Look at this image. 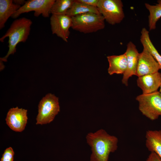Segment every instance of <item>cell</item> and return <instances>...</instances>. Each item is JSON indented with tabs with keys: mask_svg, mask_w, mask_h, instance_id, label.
I'll list each match as a JSON object with an SVG mask.
<instances>
[{
	"mask_svg": "<svg viewBox=\"0 0 161 161\" xmlns=\"http://www.w3.org/2000/svg\"><path fill=\"white\" fill-rule=\"evenodd\" d=\"M86 139L92 151L90 161H108L110 154L118 148L117 138L103 129L88 133Z\"/></svg>",
	"mask_w": 161,
	"mask_h": 161,
	"instance_id": "obj_1",
	"label": "cell"
},
{
	"mask_svg": "<svg viewBox=\"0 0 161 161\" xmlns=\"http://www.w3.org/2000/svg\"><path fill=\"white\" fill-rule=\"evenodd\" d=\"M32 21L28 18L22 17L14 21L5 34L0 38L3 42L7 37L9 38L8 51L4 57L0 58V61L6 62L9 56L16 52V46L20 42H25L30 34Z\"/></svg>",
	"mask_w": 161,
	"mask_h": 161,
	"instance_id": "obj_2",
	"label": "cell"
},
{
	"mask_svg": "<svg viewBox=\"0 0 161 161\" xmlns=\"http://www.w3.org/2000/svg\"><path fill=\"white\" fill-rule=\"evenodd\" d=\"M71 17V28L84 34L95 32L105 27V20L101 14L89 13Z\"/></svg>",
	"mask_w": 161,
	"mask_h": 161,
	"instance_id": "obj_3",
	"label": "cell"
},
{
	"mask_svg": "<svg viewBox=\"0 0 161 161\" xmlns=\"http://www.w3.org/2000/svg\"><path fill=\"white\" fill-rule=\"evenodd\" d=\"M136 100L138 102L140 112L150 120H156L161 116V94L159 91L142 94L137 96Z\"/></svg>",
	"mask_w": 161,
	"mask_h": 161,
	"instance_id": "obj_4",
	"label": "cell"
},
{
	"mask_svg": "<svg viewBox=\"0 0 161 161\" xmlns=\"http://www.w3.org/2000/svg\"><path fill=\"white\" fill-rule=\"evenodd\" d=\"M60 111L58 98L54 95L47 94L39 102L36 124L49 123L53 120Z\"/></svg>",
	"mask_w": 161,
	"mask_h": 161,
	"instance_id": "obj_5",
	"label": "cell"
},
{
	"mask_svg": "<svg viewBox=\"0 0 161 161\" xmlns=\"http://www.w3.org/2000/svg\"><path fill=\"white\" fill-rule=\"evenodd\" d=\"M121 0H99L97 8L105 20L114 25L120 23L125 15Z\"/></svg>",
	"mask_w": 161,
	"mask_h": 161,
	"instance_id": "obj_6",
	"label": "cell"
},
{
	"mask_svg": "<svg viewBox=\"0 0 161 161\" xmlns=\"http://www.w3.org/2000/svg\"><path fill=\"white\" fill-rule=\"evenodd\" d=\"M55 0H28L15 12L11 17L16 18L22 13L33 11L34 16L38 17L40 15L47 18L50 14L52 7Z\"/></svg>",
	"mask_w": 161,
	"mask_h": 161,
	"instance_id": "obj_7",
	"label": "cell"
},
{
	"mask_svg": "<svg viewBox=\"0 0 161 161\" xmlns=\"http://www.w3.org/2000/svg\"><path fill=\"white\" fill-rule=\"evenodd\" d=\"M50 20L52 34L68 42L70 34L69 28L72 26V17L66 15L52 14Z\"/></svg>",
	"mask_w": 161,
	"mask_h": 161,
	"instance_id": "obj_8",
	"label": "cell"
},
{
	"mask_svg": "<svg viewBox=\"0 0 161 161\" xmlns=\"http://www.w3.org/2000/svg\"><path fill=\"white\" fill-rule=\"evenodd\" d=\"M159 64L151 53L144 48L140 53L136 75L138 77L158 72Z\"/></svg>",
	"mask_w": 161,
	"mask_h": 161,
	"instance_id": "obj_9",
	"label": "cell"
},
{
	"mask_svg": "<svg viewBox=\"0 0 161 161\" xmlns=\"http://www.w3.org/2000/svg\"><path fill=\"white\" fill-rule=\"evenodd\" d=\"M127 66L126 69L123 74L122 83L126 86H128L129 78L133 75H136L140 53L136 46L131 41L127 45L126 52Z\"/></svg>",
	"mask_w": 161,
	"mask_h": 161,
	"instance_id": "obj_10",
	"label": "cell"
},
{
	"mask_svg": "<svg viewBox=\"0 0 161 161\" xmlns=\"http://www.w3.org/2000/svg\"><path fill=\"white\" fill-rule=\"evenodd\" d=\"M27 119V110L16 107L9 110L5 120L7 124L11 129L20 132L25 129Z\"/></svg>",
	"mask_w": 161,
	"mask_h": 161,
	"instance_id": "obj_11",
	"label": "cell"
},
{
	"mask_svg": "<svg viewBox=\"0 0 161 161\" xmlns=\"http://www.w3.org/2000/svg\"><path fill=\"white\" fill-rule=\"evenodd\" d=\"M137 84L142 90L143 94L156 92L161 85V73L158 72L138 77Z\"/></svg>",
	"mask_w": 161,
	"mask_h": 161,
	"instance_id": "obj_12",
	"label": "cell"
},
{
	"mask_svg": "<svg viewBox=\"0 0 161 161\" xmlns=\"http://www.w3.org/2000/svg\"><path fill=\"white\" fill-rule=\"evenodd\" d=\"M109 63L108 69L110 75L114 74H123L127 66V59L125 53L119 55H112L107 57Z\"/></svg>",
	"mask_w": 161,
	"mask_h": 161,
	"instance_id": "obj_13",
	"label": "cell"
},
{
	"mask_svg": "<svg viewBox=\"0 0 161 161\" xmlns=\"http://www.w3.org/2000/svg\"><path fill=\"white\" fill-rule=\"evenodd\" d=\"M145 146L148 150L161 158V130H148L146 132Z\"/></svg>",
	"mask_w": 161,
	"mask_h": 161,
	"instance_id": "obj_14",
	"label": "cell"
},
{
	"mask_svg": "<svg viewBox=\"0 0 161 161\" xmlns=\"http://www.w3.org/2000/svg\"><path fill=\"white\" fill-rule=\"evenodd\" d=\"M21 6L14 4L12 0H0V29L5 27L7 21Z\"/></svg>",
	"mask_w": 161,
	"mask_h": 161,
	"instance_id": "obj_15",
	"label": "cell"
},
{
	"mask_svg": "<svg viewBox=\"0 0 161 161\" xmlns=\"http://www.w3.org/2000/svg\"><path fill=\"white\" fill-rule=\"evenodd\" d=\"M140 41L144 48L148 50L157 61L161 69V55L158 52L152 43L149 35L148 31L143 28L141 32Z\"/></svg>",
	"mask_w": 161,
	"mask_h": 161,
	"instance_id": "obj_16",
	"label": "cell"
},
{
	"mask_svg": "<svg viewBox=\"0 0 161 161\" xmlns=\"http://www.w3.org/2000/svg\"><path fill=\"white\" fill-rule=\"evenodd\" d=\"M89 13L101 14L97 7L89 6L74 0V2L66 15L72 17Z\"/></svg>",
	"mask_w": 161,
	"mask_h": 161,
	"instance_id": "obj_17",
	"label": "cell"
},
{
	"mask_svg": "<svg viewBox=\"0 0 161 161\" xmlns=\"http://www.w3.org/2000/svg\"><path fill=\"white\" fill-rule=\"evenodd\" d=\"M155 5H151L145 3V6L148 10V26L150 30H154L156 28L157 22L161 18V0L157 1Z\"/></svg>",
	"mask_w": 161,
	"mask_h": 161,
	"instance_id": "obj_18",
	"label": "cell"
},
{
	"mask_svg": "<svg viewBox=\"0 0 161 161\" xmlns=\"http://www.w3.org/2000/svg\"><path fill=\"white\" fill-rule=\"evenodd\" d=\"M74 0H56L53 4L50 13L58 15H66Z\"/></svg>",
	"mask_w": 161,
	"mask_h": 161,
	"instance_id": "obj_19",
	"label": "cell"
},
{
	"mask_svg": "<svg viewBox=\"0 0 161 161\" xmlns=\"http://www.w3.org/2000/svg\"><path fill=\"white\" fill-rule=\"evenodd\" d=\"M14 152L11 147L7 148L4 151L1 161H13Z\"/></svg>",
	"mask_w": 161,
	"mask_h": 161,
	"instance_id": "obj_20",
	"label": "cell"
},
{
	"mask_svg": "<svg viewBox=\"0 0 161 161\" xmlns=\"http://www.w3.org/2000/svg\"><path fill=\"white\" fill-rule=\"evenodd\" d=\"M78 2L97 7L99 0H76Z\"/></svg>",
	"mask_w": 161,
	"mask_h": 161,
	"instance_id": "obj_21",
	"label": "cell"
},
{
	"mask_svg": "<svg viewBox=\"0 0 161 161\" xmlns=\"http://www.w3.org/2000/svg\"><path fill=\"white\" fill-rule=\"evenodd\" d=\"M145 161H161V158L155 153L151 152Z\"/></svg>",
	"mask_w": 161,
	"mask_h": 161,
	"instance_id": "obj_22",
	"label": "cell"
},
{
	"mask_svg": "<svg viewBox=\"0 0 161 161\" xmlns=\"http://www.w3.org/2000/svg\"><path fill=\"white\" fill-rule=\"evenodd\" d=\"M26 1L24 0H13V2L18 5L21 6L23 5L26 3Z\"/></svg>",
	"mask_w": 161,
	"mask_h": 161,
	"instance_id": "obj_23",
	"label": "cell"
},
{
	"mask_svg": "<svg viewBox=\"0 0 161 161\" xmlns=\"http://www.w3.org/2000/svg\"><path fill=\"white\" fill-rule=\"evenodd\" d=\"M3 62L2 61H0V69H1H1H3V68H4V65L3 63Z\"/></svg>",
	"mask_w": 161,
	"mask_h": 161,
	"instance_id": "obj_24",
	"label": "cell"
},
{
	"mask_svg": "<svg viewBox=\"0 0 161 161\" xmlns=\"http://www.w3.org/2000/svg\"><path fill=\"white\" fill-rule=\"evenodd\" d=\"M159 92H160V93L161 94V86H160V90Z\"/></svg>",
	"mask_w": 161,
	"mask_h": 161,
	"instance_id": "obj_25",
	"label": "cell"
}]
</instances>
